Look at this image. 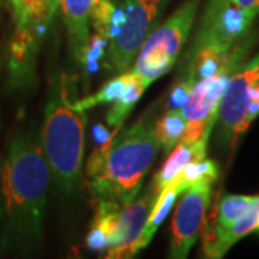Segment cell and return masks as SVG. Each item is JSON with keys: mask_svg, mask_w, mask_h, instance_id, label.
Here are the masks:
<instances>
[{"mask_svg": "<svg viewBox=\"0 0 259 259\" xmlns=\"http://www.w3.org/2000/svg\"><path fill=\"white\" fill-rule=\"evenodd\" d=\"M51 177L40 144L30 136L18 134L2 166L0 197L9 226L25 239L42 241Z\"/></svg>", "mask_w": 259, "mask_h": 259, "instance_id": "1", "label": "cell"}, {"mask_svg": "<svg viewBox=\"0 0 259 259\" xmlns=\"http://www.w3.org/2000/svg\"><path fill=\"white\" fill-rule=\"evenodd\" d=\"M158 150L154 127L144 120L137 121L115 140L104 141L87 167L94 197L120 206L134 202Z\"/></svg>", "mask_w": 259, "mask_h": 259, "instance_id": "2", "label": "cell"}, {"mask_svg": "<svg viewBox=\"0 0 259 259\" xmlns=\"http://www.w3.org/2000/svg\"><path fill=\"white\" fill-rule=\"evenodd\" d=\"M85 111L68 101L65 90L51 95L45 108L40 147L58 189L71 194L82 175L85 147Z\"/></svg>", "mask_w": 259, "mask_h": 259, "instance_id": "3", "label": "cell"}, {"mask_svg": "<svg viewBox=\"0 0 259 259\" xmlns=\"http://www.w3.org/2000/svg\"><path fill=\"white\" fill-rule=\"evenodd\" d=\"M199 6L200 0H186L166 22L148 35L133 68L147 87L176 64L177 56L190 35Z\"/></svg>", "mask_w": 259, "mask_h": 259, "instance_id": "4", "label": "cell"}, {"mask_svg": "<svg viewBox=\"0 0 259 259\" xmlns=\"http://www.w3.org/2000/svg\"><path fill=\"white\" fill-rule=\"evenodd\" d=\"M167 0H128L124 6L127 19L120 33L110 40L105 68L110 72L127 71L151 33Z\"/></svg>", "mask_w": 259, "mask_h": 259, "instance_id": "5", "label": "cell"}, {"mask_svg": "<svg viewBox=\"0 0 259 259\" xmlns=\"http://www.w3.org/2000/svg\"><path fill=\"white\" fill-rule=\"evenodd\" d=\"M255 19V13L228 0H209L189 55L204 48L229 51L248 35Z\"/></svg>", "mask_w": 259, "mask_h": 259, "instance_id": "6", "label": "cell"}, {"mask_svg": "<svg viewBox=\"0 0 259 259\" xmlns=\"http://www.w3.org/2000/svg\"><path fill=\"white\" fill-rule=\"evenodd\" d=\"M239 68L225 69L210 78H204L194 83L189 100L180 108L186 120L185 133L180 140L182 143L192 144L199 140H209L213 125L218 121L219 104L225 88L232 74Z\"/></svg>", "mask_w": 259, "mask_h": 259, "instance_id": "7", "label": "cell"}, {"mask_svg": "<svg viewBox=\"0 0 259 259\" xmlns=\"http://www.w3.org/2000/svg\"><path fill=\"white\" fill-rule=\"evenodd\" d=\"M212 185L203 183L187 189L171 221L170 258L185 259L197 241L210 204Z\"/></svg>", "mask_w": 259, "mask_h": 259, "instance_id": "8", "label": "cell"}, {"mask_svg": "<svg viewBox=\"0 0 259 259\" xmlns=\"http://www.w3.org/2000/svg\"><path fill=\"white\" fill-rule=\"evenodd\" d=\"M258 82L259 54L232 74L219 104L218 120L221 124V136L231 146L239 137V127L246 115L252 90Z\"/></svg>", "mask_w": 259, "mask_h": 259, "instance_id": "9", "label": "cell"}, {"mask_svg": "<svg viewBox=\"0 0 259 259\" xmlns=\"http://www.w3.org/2000/svg\"><path fill=\"white\" fill-rule=\"evenodd\" d=\"M157 193L151 192L139 200L121 206L117 214V245L107 250V259L133 258V243L139 239L157 200Z\"/></svg>", "mask_w": 259, "mask_h": 259, "instance_id": "10", "label": "cell"}, {"mask_svg": "<svg viewBox=\"0 0 259 259\" xmlns=\"http://www.w3.org/2000/svg\"><path fill=\"white\" fill-rule=\"evenodd\" d=\"M259 216V196H255L248 210L242 214L236 222L226 231L213 233L210 238H206L203 243L204 256L206 258H222L236 242L245 238L252 232L256 231Z\"/></svg>", "mask_w": 259, "mask_h": 259, "instance_id": "11", "label": "cell"}, {"mask_svg": "<svg viewBox=\"0 0 259 259\" xmlns=\"http://www.w3.org/2000/svg\"><path fill=\"white\" fill-rule=\"evenodd\" d=\"M94 0H59L74 56L81 61L90 42V10Z\"/></svg>", "mask_w": 259, "mask_h": 259, "instance_id": "12", "label": "cell"}, {"mask_svg": "<svg viewBox=\"0 0 259 259\" xmlns=\"http://www.w3.org/2000/svg\"><path fill=\"white\" fill-rule=\"evenodd\" d=\"M36 32L39 29L16 26L15 36L10 44L9 69L10 78L15 83L26 82L32 74L36 54Z\"/></svg>", "mask_w": 259, "mask_h": 259, "instance_id": "13", "label": "cell"}, {"mask_svg": "<svg viewBox=\"0 0 259 259\" xmlns=\"http://www.w3.org/2000/svg\"><path fill=\"white\" fill-rule=\"evenodd\" d=\"M207 140H199L192 144L179 143L176 147L170 151V156L164 163V166L158 170V173L153 179L151 192L160 193L175 177L182 171V168L192 160H202L206 157Z\"/></svg>", "mask_w": 259, "mask_h": 259, "instance_id": "14", "label": "cell"}, {"mask_svg": "<svg viewBox=\"0 0 259 259\" xmlns=\"http://www.w3.org/2000/svg\"><path fill=\"white\" fill-rule=\"evenodd\" d=\"M16 26L40 29L45 26L55 12L59 0H9Z\"/></svg>", "mask_w": 259, "mask_h": 259, "instance_id": "15", "label": "cell"}, {"mask_svg": "<svg viewBox=\"0 0 259 259\" xmlns=\"http://www.w3.org/2000/svg\"><path fill=\"white\" fill-rule=\"evenodd\" d=\"M219 176V167L216 161L210 158H202V160H192L186 164L182 171L177 175L170 183L176 187L177 193H185L187 189L203 183L213 185Z\"/></svg>", "mask_w": 259, "mask_h": 259, "instance_id": "16", "label": "cell"}, {"mask_svg": "<svg viewBox=\"0 0 259 259\" xmlns=\"http://www.w3.org/2000/svg\"><path fill=\"white\" fill-rule=\"evenodd\" d=\"M146 90H147V85L140 78L139 74L134 71V75H133L128 85L125 87V90L120 94V97L115 101L112 102L111 110L107 114L108 124L112 127H120L124 120L128 117V114L134 108V105L143 97Z\"/></svg>", "mask_w": 259, "mask_h": 259, "instance_id": "17", "label": "cell"}, {"mask_svg": "<svg viewBox=\"0 0 259 259\" xmlns=\"http://www.w3.org/2000/svg\"><path fill=\"white\" fill-rule=\"evenodd\" d=\"M186 128V120L180 108H170L168 111L157 121L154 133L157 137L160 148L170 153L179 144L183 137Z\"/></svg>", "mask_w": 259, "mask_h": 259, "instance_id": "18", "label": "cell"}, {"mask_svg": "<svg viewBox=\"0 0 259 259\" xmlns=\"http://www.w3.org/2000/svg\"><path fill=\"white\" fill-rule=\"evenodd\" d=\"M133 75H134L133 69L121 72L118 76L112 78L111 81H108V82L105 83L98 93L93 94V95H87V97H83L81 100L72 102L74 107L76 110L87 111V110L93 108L95 105H100V104H108V102L112 104L120 97V94L125 90V87L131 81Z\"/></svg>", "mask_w": 259, "mask_h": 259, "instance_id": "19", "label": "cell"}, {"mask_svg": "<svg viewBox=\"0 0 259 259\" xmlns=\"http://www.w3.org/2000/svg\"><path fill=\"white\" fill-rule=\"evenodd\" d=\"M255 196H243V194H226L219 204V212L216 218V225L213 233L226 231L233 223L248 210Z\"/></svg>", "mask_w": 259, "mask_h": 259, "instance_id": "20", "label": "cell"}, {"mask_svg": "<svg viewBox=\"0 0 259 259\" xmlns=\"http://www.w3.org/2000/svg\"><path fill=\"white\" fill-rule=\"evenodd\" d=\"M114 9L115 6L112 5L111 0H94L91 10H90V22L93 23L97 35L104 39L111 26V16Z\"/></svg>", "mask_w": 259, "mask_h": 259, "instance_id": "21", "label": "cell"}, {"mask_svg": "<svg viewBox=\"0 0 259 259\" xmlns=\"http://www.w3.org/2000/svg\"><path fill=\"white\" fill-rule=\"evenodd\" d=\"M193 81L189 79L187 76H186L185 79L179 81L175 85L171 94H170V108H182L187 102V100H189L190 93L193 90Z\"/></svg>", "mask_w": 259, "mask_h": 259, "instance_id": "22", "label": "cell"}, {"mask_svg": "<svg viewBox=\"0 0 259 259\" xmlns=\"http://www.w3.org/2000/svg\"><path fill=\"white\" fill-rule=\"evenodd\" d=\"M87 246L91 250H104L110 248V241L107 233L100 226L93 225V229L87 236Z\"/></svg>", "mask_w": 259, "mask_h": 259, "instance_id": "23", "label": "cell"}, {"mask_svg": "<svg viewBox=\"0 0 259 259\" xmlns=\"http://www.w3.org/2000/svg\"><path fill=\"white\" fill-rule=\"evenodd\" d=\"M228 2H231L238 8L249 10L252 13H255L256 16L259 15V0H228Z\"/></svg>", "mask_w": 259, "mask_h": 259, "instance_id": "24", "label": "cell"}, {"mask_svg": "<svg viewBox=\"0 0 259 259\" xmlns=\"http://www.w3.org/2000/svg\"><path fill=\"white\" fill-rule=\"evenodd\" d=\"M256 231L259 232V216H258V225H256Z\"/></svg>", "mask_w": 259, "mask_h": 259, "instance_id": "25", "label": "cell"}]
</instances>
